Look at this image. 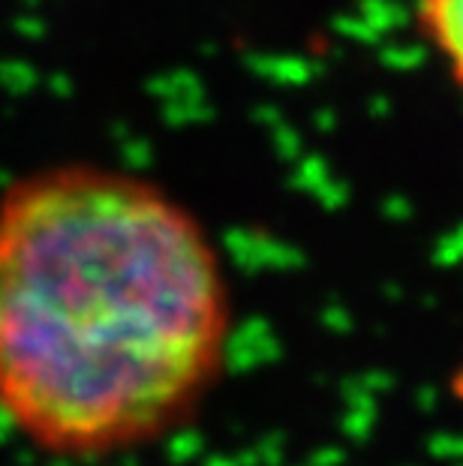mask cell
<instances>
[{
  "instance_id": "2",
  "label": "cell",
  "mask_w": 463,
  "mask_h": 466,
  "mask_svg": "<svg viewBox=\"0 0 463 466\" xmlns=\"http://www.w3.org/2000/svg\"><path fill=\"white\" fill-rule=\"evenodd\" d=\"M416 25L430 52L463 94V0H418Z\"/></svg>"
},
{
  "instance_id": "1",
  "label": "cell",
  "mask_w": 463,
  "mask_h": 466,
  "mask_svg": "<svg viewBox=\"0 0 463 466\" xmlns=\"http://www.w3.org/2000/svg\"><path fill=\"white\" fill-rule=\"evenodd\" d=\"M232 337L220 244L156 177L55 160L0 184V419L36 451L163 440L216 389Z\"/></svg>"
}]
</instances>
